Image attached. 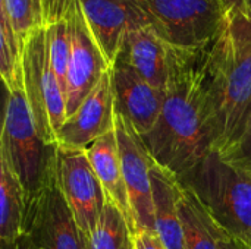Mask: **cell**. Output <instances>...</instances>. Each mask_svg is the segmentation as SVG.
Returning <instances> with one entry per match:
<instances>
[{
	"label": "cell",
	"mask_w": 251,
	"mask_h": 249,
	"mask_svg": "<svg viewBox=\"0 0 251 249\" xmlns=\"http://www.w3.org/2000/svg\"><path fill=\"white\" fill-rule=\"evenodd\" d=\"M28 200L22 183L9 164L0 160V238L3 247L13 245L25 229Z\"/></svg>",
	"instance_id": "ac0fdd59"
},
{
	"label": "cell",
	"mask_w": 251,
	"mask_h": 249,
	"mask_svg": "<svg viewBox=\"0 0 251 249\" xmlns=\"http://www.w3.org/2000/svg\"><path fill=\"white\" fill-rule=\"evenodd\" d=\"M69 60L66 72V117L112 69L84 13L79 0H69Z\"/></svg>",
	"instance_id": "ba28073f"
},
{
	"label": "cell",
	"mask_w": 251,
	"mask_h": 249,
	"mask_svg": "<svg viewBox=\"0 0 251 249\" xmlns=\"http://www.w3.org/2000/svg\"><path fill=\"white\" fill-rule=\"evenodd\" d=\"M84 151L103 186L106 200L112 203L124 214V217L131 226L132 233L135 235L134 217H132L128 189L122 175L121 157H119V148H118L115 131L99 138Z\"/></svg>",
	"instance_id": "9a60e30c"
},
{
	"label": "cell",
	"mask_w": 251,
	"mask_h": 249,
	"mask_svg": "<svg viewBox=\"0 0 251 249\" xmlns=\"http://www.w3.org/2000/svg\"><path fill=\"white\" fill-rule=\"evenodd\" d=\"M115 135L119 148L122 175L129 195L135 235L140 232H154V205L151 192V167L154 161L141 136L118 110L115 113Z\"/></svg>",
	"instance_id": "9c48e42d"
},
{
	"label": "cell",
	"mask_w": 251,
	"mask_h": 249,
	"mask_svg": "<svg viewBox=\"0 0 251 249\" xmlns=\"http://www.w3.org/2000/svg\"><path fill=\"white\" fill-rule=\"evenodd\" d=\"M178 213L185 249H219L221 241L229 236L213 220L197 195L182 182H179L178 191Z\"/></svg>",
	"instance_id": "e0dca14e"
},
{
	"label": "cell",
	"mask_w": 251,
	"mask_h": 249,
	"mask_svg": "<svg viewBox=\"0 0 251 249\" xmlns=\"http://www.w3.org/2000/svg\"><path fill=\"white\" fill-rule=\"evenodd\" d=\"M247 16L251 19V0H247Z\"/></svg>",
	"instance_id": "4316f807"
},
{
	"label": "cell",
	"mask_w": 251,
	"mask_h": 249,
	"mask_svg": "<svg viewBox=\"0 0 251 249\" xmlns=\"http://www.w3.org/2000/svg\"><path fill=\"white\" fill-rule=\"evenodd\" d=\"M201 201L229 236L251 242V169L210 153L191 173L178 179Z\"/></svg>",
	"instance_id": "3957f363"
},
{
	"label": "cell",
	"mask_w": 251,
	"mask_h": 249,
	"mask_svg": "<svg viewBox=\"0 0 251 249\" xmlns=\"http://www.w3.org/2000/svg\"><path fill=\"white\" fill-rule=\"evenodd\" d=\"M178 179L153 163L151 192L154 205V233L168 249H185L182 223L178 213Z\"/></svg>",
	"instance_id": "2e32d148"
},
{
	"label": "cell",
	"mask_w": 251,
	"mask_h": 249,
	"mask_svg": "<svg viewBox=\"0 0 251 249\" xmlns=\"http://www.w3.org/2000/svg\"><path fill=\"white\" fill-rule=\"evenodd\" d=\"M169 56L171 47L147 22L126 32L118 59L128 63L150 85L165 91L169 75Z\"/></svg>",
	"instance_id": "5bb4252c"
},
{
	"label": "cell",
	"mask_w": 251,
	"mask_h": 249,
	"mask_svg": "<svg viewBox=\"0 0 251 249\" xmlns=\"http://www.w3.org/2000/svg\"><path fill=\"white\" fill-rule=\"evenodd\" d=\"M210 45L200 50L171 47L162 113L151 132L141 136L153 161L176 179L185 178L215 151Z\"/></svg>",
	"instance_id": "6da1fadb"
},
{
	"label": "cell",
	"mask_w": 251,
	"mask_h": 249,
	"mask_svg": "<svg viewBox=\"0 0 251 249\" xmlns=\"http://www.w3.org/2000/svg\"><path fill=\"white\" fill-rule=\"evenodd\" d=\"M88 247L90 249H135L134 233L129 223L109 201L94 230L88 236Z\"/></svg>",
	"instance_id": "d6986e66"
},
{
	"label": "cell",
	"mask_w": 251,
	"mask_h": 249,
	"mask_svg": "<svg viewBox=\"0 0 251 249\" xmlns=\"http://www.w3.org/2000/svg\"><path fill=\"white\" fill-rule=\"evenodd\" d=\"M3 249H38L37 245L32 242V239L28 236V235H22L13 245H9V247H3Z\"/></svg>",
	"instance_id": "484cf974"
},
{
	"label": "cell",
	"mask_w": 251,
	"mask_h": 249,
	"mask_svg": "<svg viewBox=\"0 0 251 249\" xmlns=\"http://www.w3.org/2000/svg\"><path fill=\"white\" fill-rule=\"evenodd\" d=\"M112 81L116 110L140 136L150 134L160 117L165 91L150 85L122 59L112 66Z\"/></svg>",
	"instance_id": "7c38bea8"
},
{
	"label": "cell",
	"mask_w": 251,
	"mask_h": 249,
	"mask_svg": "<svg viewBox=\"0 0 251 249\" xmlns=\"http://www.w3.org/2000/svg\"><path fill=\"white\" fill-rule=\"evenodd\" d=\"M115 91L112 69L107 70L94 90L66 117L57 134V147L85 150L94 141L115 131Z\"/></svg>",
	"instance_id": "8fae6325"
},
{
	"label": "cell",
	"mask_w": 251,
	"mask_h": 249,
	"mask_svg": "<svg viewBox=\"0 0 251 249\" xmlns=\"http://www.w3.org/2000/svg\"><path fill=\"white\" fill-rule=\"evenodd\" d=\"M91 31L110 66L115 65L126 32L147 18L137 0H79Z\"/></svg>",
	"instance_id": "4fadbf2b"
},
{
	"label": "cell",
	"mask_w": 251,
	"mask_h": 249,
	"mask_svg": "<svg viewBox=\"0 0 251 249\" xmlns=\"http://www.w3.org/2000/svg\"><path fill=\"white\" fill-rule=\"evenodd\" d=\"M209 82L215 110V153L225 156L251 114V19L228 12L210 45Z\"/></svg>",
	"instance_id": "7a4b0ae2"
},
{
	"label": "cell",
	"mask_w": 251,
	"mask_h": 249,
	"mask_svg": "<svg viewBox=\"0 0 251 249\" xmlns=\"http://www.w3.org/2000/svg\"><path fill=\"white\" fill-rule=\"evenodd\" d=\"M135 249H168L154 232H140L134 235Z\"/></svg>",
	"instance_id": "603a6c76"
},
{
	"label": "cell",
	"mask_w": 251,
	"mask_h": 249,
	"mask_svg": "<svg viewBox=\"0 0 251 249\" xmlns=\"http://www.w3.org/2000/svg\"><path fill=\"white\" fill-rule=\"evenodd\" d=\"M56 172L60 192L88 239L107 203L103 186L84 150L57 147Z\"/></svg>",
	"instance_id": "30bf717a"
},
{
	"label": "cell",
	"mask_w": 251,
	"mask_h": 249,
	"mask_svg": "<svg viewBox=\"0 0 251 249\" xmlns=\"http://www.w3.org/2000/svg\"><path fill=\"white\" fill-rule=\"evenodd\" d=\"M6 91L0 160L18 176L29 203L56 169L57 145H49L40 136L24 85Z\"/></svg>",
	"instance_id": "277c9868"
},
{
	"label": "cell",
	"mask_w": 251,
	"mask_h": 249,
	"mask_svg": "<svg viewBox=\"0 0 251 249\" xmlns=\"http://www.w3.org/2000/svg\"><path fill=\"white\" fill-rule=\"evenodd\" d=\"M149 23L174 48L200 50L216 38L226 16L221 0H137Z\"/></svg>",
	"instance_id": "8992f818"
},
{
	"label": "cell",
	"mask_w": 251,
	"mask_h": 249,
	"mask_svg": "<svg viewBox=\"0 0 251 249\" xmlns=\"http://www.w3.org/2000/svg\"><path fill=\"white\" fill-rule=\"evenodd\" d=\"M22 85L40 136L57 145L59 129L66 120V95L51 65L46 26L24 41Z\"/></svg>",
	"instance_id": "5b68a950"
},
{
	"label": "cell",
	"mask_w": 251,
	"mask_h": 249,
	"mask_svg": "<svg viewBox=\"0 0 251 249\" xmlns=\"http://www.w3.org/2000/svg\"><path fill=\"white\" fill-rule=\"evenodd\" d=\"M0 73L6 90L22 87V43L3 16H0Z\"/></svg>",
	"instance_id": "44dd1931"
},
{
	"label": "cell",
	"mask_w": 251,
	"mask_h": 249,
	"mask_svg": "<svg viewBox=\"0 0 251 249\" xmlns=\"http://www.w3.org/2000/svg\"><path fill=\"white\" fill-rule=\"evenodd\" d=\"M221 157L234 164L251 169V114L249 122H247V126H246L241 138L238 139V142L234 145V148L228 154L221 156Z\"/></svg>",
	"instance_id": "7402d4cb"
},
{
	"label": "cell",
	"mask_w": 251,
	"mask_h": 249,
	"mask_svg": "<svg viewBox=\"0 0 251 249\" xmlns=\"http://www.w3.org/2000/svg\"><path fill=\"white\" fill-rule=\"evenodd\" d=\"M24 233L38 249H90L57 183L56 169L28 203Z\"/></svg>",
	"instance_id": "52a82bcc"
},
{
	"label": "cell",
	"mask_w": 251,
	"mask_h": 249,
	"mask_svg": "<svg viewBox=\"0 0 251 249\" xmlns=\"http://www.w3.org/2000/svg\"><path fill=\"white\" fill-rule=\"evenodd\" d=\"M49 0H1L0 16L6 18L19 41L46 25Z\"/></svg>",
	"instance_id": "ffe728a7"
},
{
	"label": "cell",
	"mask_w": 251,
	"mask_h": 249,
	"mask_svg": "<svg viewBox=\"0 0 251 249\" xmlns=\"http://www.w3.org/2000/svg\"><path fill=\"white\" fill-rule=\"evenodd\" d=\"M249 247H250V248H251V242H250V244H249Z\"/></svg>",
	"instance_id": "83f0119b"
},
{
	"label": "cell",
	"mask_w": 251,
	"mask_h": 249,
	"mask_svg": "<svg viewBox=\"0 0 251 249\" xmlns=\"http://www.w3.org/2000/svg\"><path fill=\"white\" fill-rule=\"evenodd\" d=\"M219 249H251L247 244H244L240 239H235L232 236L225 238L224 241H221L219 244Z\"/></svg>",
	"instance_id": "d4e9b609"
},
{
	"label": "cell",
	"mask_w": 251,
	"mask_h": 249,
	"mask_svg": "<svg viewBox=\"0 0 251 249\" xmlns=\"http://www.w3.org/2000/svg\"><path fill=\"white\" fill-rule=\"evenodd\" d=\"M226 12H240L247 16V0H221Z\"/></svg>",
	"instance_id": "cb8c5ba5"
}]
</instances>
